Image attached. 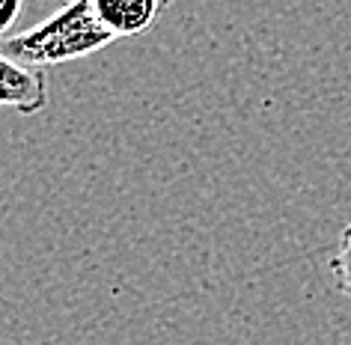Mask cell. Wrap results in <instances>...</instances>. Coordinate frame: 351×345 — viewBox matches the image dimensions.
Masks as SVG:
<instances>
[{
  "mask_svg": "<svg viewBox=\"0 0 351 345\" xmlns=\"http://www.w3.org/2000/svg\"><path fill=\"white\" fill-rule=\"evenodd\" d=\"M110 42H117V36L95 15L93 0H57V10L42 24L0 39V51L27 66L48 69L90 57Z\"/></svg>",
  "mask_w": 351,
  "mask_h": 345,
  "instance_id": "cell-1",
  "label": "cell"
},
{
  "mask_svg": "<svg viewBox=\"0 0 351 345\" xmlns=\"http://www.w3.org/2000/svg\"><path fill=\"white\" fill-rule=\"evenodd\" d=\"M51 99L48 72L36 66H27L21 60L0 51V108L15 110L21 117L42 113Z\"/></svg>",
  "mask_w": 351,
  "mask_h": 345,
  "instance_id": "cell-2",
  "label": "cell"
},
{
  "mask_svg": "<svg viewBox=\"0 0 351 345\" xmlns=\"http://www.w3.org/2000/svg\"><path fill=\"white\" fill-rule=\"evenodd\" d=\"M173 0H93L95 15L117 39H131L155 27Z\"/></svg>",
  "mask_w": 351,
  "mask_h": 345,
  "instance_id": "cell-3",
  "label": "cell"
},
{
  "mask_svg": "<svg viewBox=\"0 0 351 345\" xmlns=\"http://www.w3.org/2000/svg\"><path fill=\"white\" fill-rule=\"evenodd\" d=\"M330 274H333V283L342 295L351 298V224L339 233V241H337V250L330 256Z\"/></svg>",
  "mask_w": 351,
  "mask_h": 345,
  "instance_id": "cell-4",
  "label": "cell"
},
{
  "mask_svg": "<svg viewBox=\"0 0 351 345\" xmlns=\"http://www.w3.org/2000/svg\"><path fill=\"white\" fill-rule=\"evenodd\" d=\"M24 10V0H0V39H6Z\"/></svg>",
  "mask_w": 351,
  "mask_h": 345,
  "instance_id": "cell-5",
  "label": "cell"
},
{
  "mask_svg": "<svg viewBox=\"0 0 351 345\" xmlns=\"http://www.w3.org/2000/svg\"><path fill=\"white\" fill-rule=\"evenodd\" d=\"M0 345H3V342H0Z\"/></svg>",
  "mask_w": 351,
  "mask_h": 345,
  "instance_id": "cell-6",
  "label": "cell"
}]
</instances>
